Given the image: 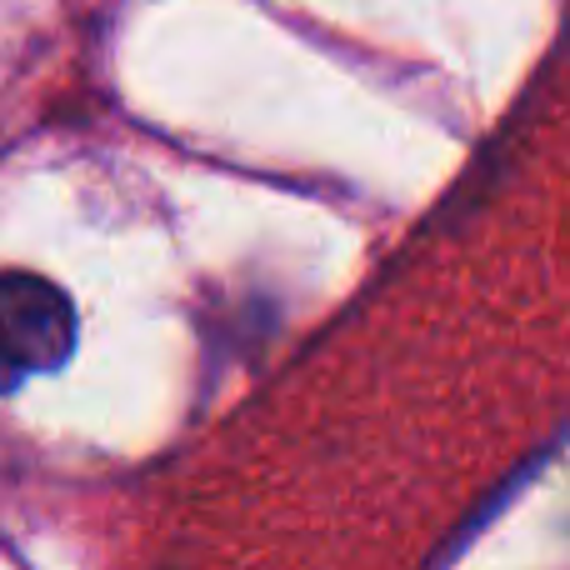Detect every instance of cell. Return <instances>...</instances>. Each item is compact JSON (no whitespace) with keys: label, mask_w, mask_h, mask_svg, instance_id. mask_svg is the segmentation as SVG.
Listing matches in <instances>:
<instances>
[{"label":"cell","mask_w":570,"mask_h":570,"mask_svg":"<svg viewBox=\"0 0 570 570\" xmlns=\"http://www.w3.org/2000/svg\"><path fill=\"white\" fill-rule=\"evenodd\" d=\"M76 351V305L56 281L6 271L0 276V395L30 375L60 371Z\"/></svg>","instance_id":"cell-1"}]
</instances>
